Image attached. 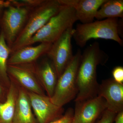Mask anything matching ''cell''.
<instances>
[{"label":"cell","mask_w":123,"mask_h":123,"mask_svg":"<svg viewBox=\"0 0 123 123\" xmlns=\"http://www.w3.org/2000/svg\"><path fill=\"white\" fill-rule=\"evenodd\" d=\"M108 57L97 42L90 44L84 50L81 54L77 74L78 93L75 102L84 101L98 96L99 85L97 81V66L105 63Z\"/></svg>","instance_id":"obj_1"},{"label":"cell","mask_w":123,"mask_h":123,"mask_svg":"<svg viewBox=\"0 0 123 123\" xmlns=\"http://www.w3.org/2000/svg\"><path fill=\"white\" fill-rule=\"evenodd\" d=\"M62 6L59 0H43L33 8L25 26L11 47V53L24 47L53 16L58 13Z\"/></svg>","instance_id":"obj_2"},{"label":"cell","mask_w":123,"mask_h":123,"mask_svg":"<svg viewBox=\"0 0 123 123\" xmlns=\"http://www.w3.org/2000/svg\"><path fill=\"white\" fill-rule=\"evenodd\" d=\"M118 18H109L86 24H79L74 29L73 38L77 46L84 47L92 39L111 40L123 44L119 36Z\"/></svg>","instance_id":"obj_3"},{"label":"cell","mask_w":123,"mask_h":123,"mask_svg":"<svg viewBox=\"0 0 123 123\" xmlns=\"http://www.w3.org/2000/svg\"><path fill=\"white\" fill-rule=\"evenodd\" d=\"M77 21L74 9L62 4L58 13L53 16L24 47L31 46L38 43H52L66 30L73 27L74 24Z\"/></svg>","instance_id":"obj_4"},{"label":"cell","mask_w":123,"mask_h":123,"mask_svg":"<svg viewBox=\"0 0 123 123\" xmlns=\"http://www.w3.org/2000/svg\"><path fill=\"white\" fill-rule=\"evenodd\" d=\"M10 0V5L5 9L0 19V33L11 49L35 7L22 6L17 4L14 0Z\"/></svg>","instance_id":"obj_5"},{"label":"cell","mask_w":123,"mask_h":123,"mask_svg":"<svg viewBox=\"0 0 123 123\" xmlns=\"http://www.w3.org/2000/svg\"><path fill=\"white\" fill-rule=\"evenodd\" d=\"M78 49L62 74L59 78L51 101L58 106L63 107L76 97L78 93L77 77L81 56Z\"/></svg>","instance_id":"obj_6"},{"label":"cell","mask_w":123,"mask_h":123,"mask_svg":"<svg viewBox=\"0 0 123 123\" xmlns=\"http://www.w3.org/2000/svg\"><path fill=\"white\" fill-rule=\"evenodd\" d=\"M9 79L19 86L30 92L45 95L38 76L36 62L30 63L8 65Z\"/></svg>","instance_id":"obj_7"},{"label":"cell","mask_w":123,"mask_h":123,"mask_svg":"<svg viewBox=\"0 0 123 123\" xmlns=\"http://www.w3.org/2000/svg\"><path fill=\"white\" fill-rule=\"evenodd\" d=\"M74 29L69 28L52 44L47 55L51 60L59 78L72 60L73 55L72 39Z\"/></svg>","instance_id":"obj_8"},{"label":"cell","mask_w":123,"mask_h":123,"mask_svg":"<svg viewBox=\"0 0 123 123\" xmlns=\"http://www.w3.org/2000/svg\"><path fill=\"white\" fill-rule=\"evenodd\" d=\"M27 94L39 123H48L61 118L63 115V107L53 104L46 95L27 91Z\"/></svg>","instance_id":"obj_9"},{"label":"cell","mask_w":123,"mask_h":123,"mask_svg":"<svg viewBox=\"0 0 123 123\" xmlns=\"http://www.w3.org/2000/svg\"><path fill=\"white\" fill-rule=\"evenodd\" d=\"M75 102L72 123H94L106 110L105 100L100 96Z\"/></svg>","instance_id":"obj_10"},{"label":"cell","mask_w":123,"mask_h":123,"mask_svg":"<svg viewBox=\"0 0 123 123\" xmlns=\"http://www.w3.org/2000/svg\"><path fill=\"white\" fill-rule=\"evenodd\" d=\"M98 96L105 99L107 110L117 114L123 111V84L113 78L104 80L99 85Z\"/></svg>","instance_id":"obj_11"},{"label":"cell","mask_w":123,"mask_h":123,"mask_svg":"<svg viewBox=\"0 0 123 123\" xmlns=\"http://www.w3.org/2000/svg\"><path fill=\"white\" fill-rule=\"evenodd\" d=\"M62 4L75 10L78 20L82 24L93 22L97 11L106 0H59Z\"/></svg>","instance_id":"obj_12"},{"label":"cell","mask_w":123,"mask_h":123,"mask_svg":"<svg viewBox=\"0 0 123 123\" xmlns=\"http://www.w3.org/2000/svg\"><path fill=\"white\" fill-rule=\"evenodd\" d=\"M52 43H41L36 46H25L12 52L8 65L34 63L39 57L47 55Z\"/></svg>","instance_id":"obj_13"},{"label":"cell","mask_w":123,"mask_h":123,"mask_svg":"<svg viewBox=\"0 0 123 123\" xmlns=\"http://www.w3.org/2000/svg\"><path fill=\"white\" fill-rule=\"evenodd\" d=\"M37 68L41 85L48 97L51 98L54 94L58 79L53 63L48 57H46L42 60L40 65L37 64Z\"/></svg>","instance_id":"obj_14"},{"label":"cell","mask_w":123,"mask_h":123,"mask_svg":"<svg viewBox=\"0 0 123 123\" xmlns=\"http://www.w3.org/2000/svg\"><path fill=\"white\" fill-rule=\"evenodd\" d=\"M31 108L27 91L19 86L13 123H37Z\"/></svg>","instance_id":"obj_15"},{"label":"cell","mask_w":123,"mask_h":123,"mask_svg":"<svg viewBox=\"0 0 123 123\" xmlns=\"http://www.w3.org/2000/svg\"><path fill=\"white\" fill-rule=\"evenodd\" d=\"M10 80L6 99L0 103V123H13L19 86L12 79Z\"/></svg>","instance_id":"obj_16"},{"label":"cell","mask_w":123,"mask_h":123,"mask_svg":"<svg viewBox=\"0 0 123 123\" xmlns=\"http://www.w3.org/2000/svg\"><path fill=\"white\" fill-rule=\"evenodd\" d=\"M123 18V0H106L97 11L95 18L98 20Z\"/></svg>","instance_id":"obj_17"},{"label":"cell","mask_w":123,"mask_h":123,"mask_svg":"<svg viewBox=\"0 0 123 123\" xmlns=\"http://www.w3.org/2000/svg\"><path fill=\"white\" fill-rule=\"evenodd\" d=\"M11 53V49L7 45L2 33H0V80L9 88L10 79L7 72L8 61Z\"/></svg>","instance_id":"obj_18"},{"label":"cell","mask_w":123,"mask_h":123,"mask_svg":"<svg viewBox=\"0 0 123 123\" xmlns=\"http://www.w3.org/2000/svg\"><path fill=\"white\" fill-rule=\"evenodd\" d=\"M74 110L73 108H68L64 115L61 118L48 123H72L73 118Z\"/></svg>","instance_id":"obj_19"},{"label":"cell","mask_w":123,"mask_h":123,"mask_svg":"<svg viewBox=\"0 0 123 123\" xmlns=\"http://www.w3.org/2000/svg\"><path fill=\"white\" fill-rule=\"evenodd\" d=\"M117 114L106 110L103 113L102 117L97 123H113Z\"/></svg>","instance_id":"obj_20"},{"label":"cell","mask_w":123,"mask_h":123,"mask_svg":"<svg viewBox=\"0 0 123 123\" xmlns=\"http://www.w3.org/2000/svg\"><path fill=\"white\" fill-rule=\"evenodd\" d=\"M113 79L120 84H123V68L122 66L116 67L112 71Z\"/></svg>","instance_id":"obj_21"},{"label":"cell","mask_w":123,"mask_h":123,"mask_svg":"<svg viewBox=\"0 0 123 123\" xmlns=\"http://www.w3.org/2000/svg\"><path fill=\"white\" fill-rule=\"evenodd\" d=\"M8 89L0 80V103L4 102L6 99Z\"/></svg>","instance_id":"obj_22"},{"label":"cell","mask_w":123,"mask_h":123,"mask_svg":"<svg viewBox=\"0 0 123 123\" xmlns=\"http://www.w3.org/2000/svg\"><path fill=\"white\" fill-rule=\"evenodd\" d=\"M10 4V0H0V19L2 17L4 11Z\"/></svg>","instance_id":"obj_23"},{"label":"cell","mask_w":123,"mask_h":123,"mask_svg":"<svg viewBox=\"0 0 123 123\" xmlns=\"http://www.w3.org/2000/svg\"><path fill=\"white\" fill-rule=\"evenodd\" d=\"M114 122L115 123H123V111L117 114Z\"/></svg>","instance_id":"obj_24"}]
</instances>
